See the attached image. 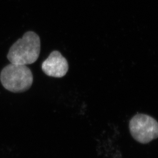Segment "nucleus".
<instances>
[{
    "label": "nucleus",
    "mask_w": 158,
    "mask_h": 158,
    "mask_svg": "<svg viewBox=\"0 0 158 158\" xmlns=\"http://www.w3.org/2000/svg\"><path fill=\"white\" fill-rule=\"evenodd\" d=\"M40 51V38L34 32L30 31L24 33L11 46L7 57L11 64L26 66L37 60Z\"/></svg>",
    "instance_id": "nucleus-1"
},
{
    "label": "nucleus",
    "mask_w": 158,
    "mask_h": 158,
    "mask_svg": "<svg viewBox=\"0 0 158 158\" xmlns=\"http://www.w3.org/2000/svg\"><path fill=\"white\" fill-rule=\"evenodd\" d=\"M68 63L59 51H52L47 58L42 63V70L47 76L61 78L68 71Z\"/></svg>",
    "instance_id": "nucleus-4"
},
{
    "label": "nucleus",
    "mask_w": 158,
    "mask_h": 158,
    "mask_svg": "<svg viewBox=\"0 0 158 158\" xmlns=\"http://www.w3.org/2000/svg\"><path fill=\"white\" fill-rule=\"evenodd\" d=\"M0 80L4 88L8 91L24 92L33 85V75L32 71L25 65L10 64L1 72Z\"/></svg>",
    "instance_id": "nucleus-2"
},
{
    "label": "nucleus",
    "mask_w": 158,
    "mask_h": 158,
    "mask_svg": "<svg viewBox=\"0 0 158 158\" xmlns=\"http://www.w3.org/2000/svg\"><path fill=\"white\" fill-rule=\"evenodd\" d=\"M133 138L142 144H147L158 138V123L155 118L144 114H137L129 123Z\"/></svg>",
    "instance_id": "nucleus-3"
}]
</instances>
